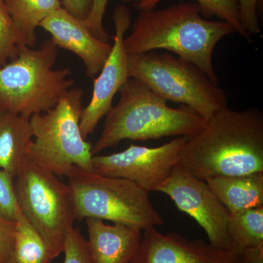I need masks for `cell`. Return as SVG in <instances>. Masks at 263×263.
<instances>
[{
  "instance_id": "1",
  "label": "cell",
  "mask_w": 263,
  "mask_h": 263,
  "mask_svg": "<svg viewBox=\"0 0 263 263\" xmlns=\"http://www.w3.org/2000/svg\"><path fill=\"white\" fill-rule=\"evenodd\" d=\"M180 163L205 181L263 172L262 112L253 107L216 112L188 138Z\"/></svg>"
},
{
  "instance_id": "2",
  "label": "cell",
  "mask_w": 263,
  "mask_h": 263,
  "mask_svg": "<svg viewBox=\"0 0 263 263\" xmlns=\"http://www.w3.org/2000/svg\"><path fill=\"white\" fill-rule=\"evenodd\" d=\"M235 32L226 22L203 18L198 5L181 3L164 9L141 10L124 45L128 55L160 49L174 52L218 83L213 64L214 48L222 38Z\"/></svg>"
},
{
  "instance_id": "3",
  "label": "cell",
  "mask_w": 263,
  "mask_h": 263,
  "mask_svg": "<svg viewBox=\"0 0 263 263\" xmlns=\"http://www.w3.org/2000/svg\"><path fill=\"white\" fill-rule=\"evenodd\" d=\"M119 91L120 100L105 116L103 131L92 145L93 156L124 140L192 138L206 124V119L186 105L176 108L168 106L167 100L134 78H129Z\"/></svg>"
},
{
  "instance_id": "4",
  "label": "cell",
  "mask_w": 263,
  "mask_h": 263,
  "mask_svg": "<svg viewBox=\"0 0 263 263\" xmlns=\"http://www.w3.org/2000/svg\"><path fill=\"white\" fill-rule=\"evenodd\" d=\"M57 46L51 39L39 48L19 46L18 56L0 67V110L29 119L53 108L72 89L69 68H54Z\"/></svg>"
},
{
  "instance_id": "5",
  "label": "cell",
  "mask_w": 263,
  "mask_h": 263,
  "mask_svg": "<svg viewBox=\"0 0 263 263\" xmlns=\"http://www.w3.org/2000/svg\"><path fill=\"white\" fill-rule=\"evenodd\" d=\"M84 95L82 89L72 87L53 108L29 118V160L58 177L67 176L73 166L94 171L92 144L80 128Z\"/></svg>"
},
{
  "instance_id": "6",
  "label": "cell",
  "mask_w": 263,
  "mask_h": 263,
  "mask_svg": "<svg viewBox=\"0 0 263 263\" xmlns=\"http://www.w3.org/2000/svg\"><path fill=\"white\" fill-rule=\"evenodd\" d=\"M66 177L73 198L76 220L92 219L145 230L164 220L149 192L129 180L110 177L73 166Z\"/></svg>"
},
{
  "instance_id": "7",
  "label": "cell",
  "mask_w": 263,
  "mask_h": 263,
  "mask_svg": "<svg viewBox=\"0 0 263 263\" xmlns=\"http://www.w3.org/2000/svg\"><path fill=\"white\" fill-rule=\"evenodd\" d=\"M129 78L142 81L167 101L181 103L210 119L228 107V95L193 62L170 53L128 55Z\"/></svg>"
},
{
  "instance_id": "8",
  "label": "cell",
  "mask_w": 263,
  "mask_h": 263,
  "mask_svg": "<svg viewBox=\"0 0 263 263\" xmlns=\"http://www.w3.org/2000/svg\"><path fill=\"white\" fill-rule=\"evenodd\" d=\"M15 186L21 211L44 240L53 260L63 252L76 221L70 186L28 159L15 178Z\"/></svg>"
},
{
  "instance_id": "9",
  "label": "cell",
  "mask_w": 263,
  "mask_h": 263,
  "mask_svg": "<svg viewBox=\"0 0 263 263\" xmlns=\"http://www.w3.org/2000/svg\"><path fill=\"white\" fill-rule=\"evenodd\" d=\"M187 139L179 137L155 148L131 144L117 153L96 155L93 170L103 176L129 180L149 193L157 192L181 162Z\"/></svg>"
},
{
  "instance_id": "10",
  "label": "cell",
  "mask_w": 263,
  "mask_h": 263,
  "mask_svg": "<svg viewBox=\"0 0 263 263\" xmlns=\"http://www.w3.org/2000/svg\"><path fill=\"white\" fill-rule=\"evenodd\" d=\"M157 192L168 195L180 211L193 217L205 230L211 245L230 251L228 234L230 213L206 181L198 179L179 163Z\"/></svg>"
},
{
  "instance_id": "11",
  "label": "cell",
  "mask_w": 263,
  "mask_h": 263,
  "mask_svg": "<svg viewBox=\"0 0 263 263\" xmlns=\"http://www.w3.org/2000/svg\"><path fill=\"white\" fill-rule=\"evenodd\" d=\"M114 22L115 34L111 51L95 79L91 100L81 114L80 128L85 139L92 134L100 121L113 107L114 97L129 79L128 54L124 45L126 32L131 24L130 12L127 6L121 5L116 8Z\"/></svg>"
},
{
  "instance_id": "12",
  "label": "cell",
  "mask_w": 263,
  "mask_h": 263,
  "mask_svg": "<svg viewBox=\"0 0 263 263\" xmlns=\"http://www.w3.org/2000/svg\"><path fill=\"white\" fill-rule=\"evenodd\" d=\"M129 263H240V256L202 239L163 234L155 227L143 230L139 248Z\"/></svg>"
},
{
  "instance_id": "13",
  "label": "cell",
  "mask_w": 263,
  "mask_h": 263,
  "mask_svg": "<svg viewBox=\"0 0 263 263\" xmlns=\"http://www.w3.org/2000/svg\"><path fill=\"white\" fill-rule=\"evenodd\" d=\"M40 27L51 34L57 48L68 50L81 59L88 77L95 79L99 75L112 45L95 37L84 21L72 16L62 8L48 15Z\"/></svg>"
},
{
  "instance_id": "14",
  "label": "cell",
  "mask_w": 263,
  "mask_h": 263,
  "mask_svg": "<svg viewBox=\"0 0 263 263\" xmlns=\"http://www.w3.org/2000/svg\"><path fill=\"white\" fill-rule=\"evenodd\" d=\"M88 245L93 263H129L139 248L141 230L98 219H86Z\"/></svg>"
},
{
  "instance_id": "15",
  "label": "cell",
  "mask_w": 263,
  "mask_h": 263,
  "mask_svg": "<svg viewBox=\"0 0 263 263\" xmlns=\"http://www.w3.org/2000/svg\"><path fill=\"white\" fill-rule=\"evenodd\" d=\"M214 195L232 214L263 206V172L207 180Z\"/></svg>"
},
{
  "instance_id": "16",
  "label": "cell",
  "mask_w": 263,
  "mask_h": 263,
  "mask_svg": "<svg viewBox=\"0 0 263 263\" xmlns=\"http://www.w3.org/2000/svg\"><path fill=\"white\" fill-rule=\"evenodd\" d=\"M32 137L29 119L0 110V169L14 179L28 160Z\"/></svg>"
},
{
  "instance_id": "17",
  "label": "cell",
  "mask_w": 263,
  "mask_h": 263,
  "mask_svg": "<svg viewBox=\"0 0 263 263\" xmlns=\"http://www.w3.org/2000/svg\"><path fill=\"white\" fill-rule=\"evenodd\" d=\"M20 36L22 46L33 48L36 30L48 15L62 8L60 0H4Z\"/></svg>"
},
{
  "instance_id": "18",
  "label": "cell",
  "mask_w": 263,
  "mask_h": 263,
  "mask_svg": "<svg viewBox=\"0 0 263 263\" xmlns=\"http://www.w3.org/2000/svg\"><path fill=\"white\" fill-rule=\"evenodd\" d=\"M230 250L240 256L246 249L263 245V206L230 215L228 224Z\"/></svg>"
},
{
  "instance_id": "19",
  "label": "cell",
  "mask_w": 263,
  "mask_h": 263,
  "mask_svg": "<svg viewBox=\"0 0 263 263\" xmlns=\"http://www.w3.org/2000/svg\"><path fill=\"white\" fill-rule=\"evenodd\" d=\"M14 241L10 263H51L44 240L21 211L15 219Z\"/></svg>"
},
{
  "instance_id": "20",
  "label": "cell",
  "mask_w": 263,
  "mask_h": 263,
  "mask_svg": "<svg viewBox=\"0 0 263 263\" xmlns=\"http://www.w3.org/2000/svg\"><path fill=\"white\" fill-rule=\"evenodd\" d=\"M162 0H140L134 6L141 10L155 9ZM202 15L206 17L216 16L220 21L226 22L234 28L235 32L240 36L252 41L240 22L239 10L237 0H196Z\"/></svg>"
},
{
  "instance_id": "21",
  "label": "cell",
  "mask_w": 263,
  "mask_h": 263,
  "mask_svg": "<svg viewBox=\"0 0 263 263\" xmlns=\"http://www.w3.org/2000/svg\"><path fill=\"white\" fill-rule=\"evenodd\" d=\"M20 36L4 0H0V67L18 56Z\"/></svg>"
},
{
  "instance_id": "22",
  "label": "cell",
  "mask_w": 263,
  "mask_h": 263,
  "mask_svg": "<svg viewBox=\"0 0 263 263\" xmlns=\"http://www.w3.org/2000/svg\"><path fill=\"white\" fill-rule=\"evenodd\" d=\"M20 212L15 179L6 171L0 169V219L15 221Z\"/></svg>"
},
{
  "instance_id": "23",
  "label": "cell",
  "mask_w": 263,
  "mask_h": 263,
  "mask_svg": "<svg viewBox=\"0 0 263 263\" xmlns=\"http://www.w3.org/2000/svg\"><path fill=\"white\" fill-rule=\"evenodd\" d=\"M62 253L63 261L59 263H93L87 239L75 228L67 233Z\"/></svg>"
},
{
  "instance_id": "24",
  "label": "cell",
  "mask_w": 263,
  "mask_h": 263,
  "mask_svg": "<svg viewBox=\"0 0 263 263\" xmlns=\"http://www.w3.org/2000/svg\"><path fill=\"white\" fill-rule=\"evenodd\" d=\"M108 0H93L92 7L88 18L84 21L91 32L98 39L110 43L109 33L103 26V18Z\"/></svg>"
},
{
  "instance_id": "25",
  "label": "cell",
  "mask_w": 263,
  "mask_h": 263,
  "mask_svg": "<svg viewBox=\"0 0 263 263\" xmlns=\"http://www.w3.org/2000/svg\"><path fill=\"white\" fill-rule=\"evenodd\" d=\"M259 0H237L240 22L249 35H257L260 32V24L257 14Z\"/></svg>"
},
{
  "instance_id": "26",
  "label": "cell",
  "mask_w": 263,
  "mask_h": 263,
  "mask_svg": "<svg viewBox=\"0 0 263 263\" xmlns=\"http://www.w3.org/2000/svg\"><path fill=\"white\" fill-rule=\"evenodd\" d=\"M15 228V221L0 219V263H10Z\"/></svg>"
},
{
  "instance_id": "27",
  "label": "cell",
  "mask_w": 263,
  "mask_h": 263,
  "mask_svg": "<svg viewBox=\"0 0 263 263\" xmlns=\"http://www.w3.org/2000/svg\"><path fill=\"white\" fill-rule=\"evenodd\" d=\"M62 6L70 14L85 21L89 16L93 0H62Z\"/></svg>"
},
{
  "instance_id": "28",
  "label": "cell",
  "mask_w": 263,
  "mask_h": 263,
  "mask_svg": "<svg viewBox=\"0 0 263 263\" xmlns=\"http://www.w3.org/2000/svg\"><path fill=\"white\" fill-rule=\"evenodd\" d=\"M240 263H263V245L243 251L240 255Z\"/></svg>"
},
{
  "instance_id": "29",
  "label": "cell",
  "mask_w": 263,
  "mask_h": 263,
  "mask_svg": "<svg viewBox=\"0 0 263 263\" xmlns=\"http://www.w3.org/2000/svg\"><path fill=\"white\" fill-rule=\"evenodd\" d=\"M140 0H123V3H126V4H128V3H133V5H135Z\"/></svg>"
}]
</instances>
